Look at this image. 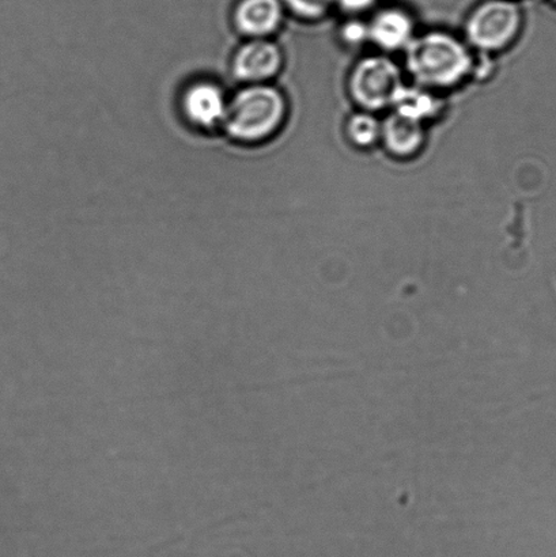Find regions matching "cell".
<instances>
[{"label": "cell", "mask_w": 556, "mask_h": 557, "mask_svg": "<svg viewBox=\"0 0 556 557\" xmlns=\"http://www.w3.org/2000/svg\"><path fill=\"white\" fill-rule=\"evenodd\" d=\"M286 117V100L276 87L259 84L237 87L228 97L222 134L233 144L259 146L274 136Z\"/></svg>", "instance_id": "cell-1"}, {"label": "cell", "mask_w": 556, "mask_h": 557, "mask_svg": "<svg viewBox=\"0 0 556 557\" xmlns=\"http://www.w3.org/2000/svg\"><path fill=\"white\" fill-rule=\"evenodd\" d=\"M407 64L421 84L445 87L465 78L471 69V58L455 37L430 33L408 44Z\"/></svg>", "instance_id": "cell-2"}, {"label": "cell", "mask_w": 556, "mask_h": 557, "mask_svg": "<svg viewBox=\"0 0 556 557\" xmlns=\"http://www.w3.org/2000/svg\"><path fill=\"white\" fill-rule=\"evenodd\" d=\"M228 92L214 79H198L184 87L180 96V113L189 128L200 134L222 133L225 122Z\"/></svg>", "instance_id": "cell-3"}, {"label": "cell", "mask_w": 556, "mask_h": 557, "mask_svg": "<svg viewBox=\"0 0 556 557\" xmlns=\"http://www.w3.org/2000/svg\"><path fill=\"white\" fill-rule=\"evenodd\" d=\"M401 86L399 69L384 58L365 59L351 76L353 96L368 109L390 106Z\"/></svg>", "instance_id": "cell-4"}, {"label": "cell", "mask_w": 556, "mask_h": 557, "mask_svg": "<svg viewBox=\"0 0 556 557\" xmlns=\"http://www.w3.org/2000/svg\"><path fill=\"white\" fill-rule=\"evenodd\" d=\"M520 24V11L514 3L493 0L472 14L468 36L479 48L499 49L514 40Z\"/></svg>", "instance_id": "cell-5"}, {"label": "cell", "mask_w": 556, "mask_h": 557, "mask_svg": "<svg viewBox=\"0 0 556 557\" xmlns=\"http://www.w3.org/2000/svg\"><path fill=\"white\" fill-rule=\"evenodd\" d=\"M282 63V51L275 42L250 38L234 52L232 76L237 86L264 84L280 73Z\"/></svg>", "instance_id": "cell-6"}, {"label": "cell", "mask_w": 556, "mask_h": 557, "mask_svg": "<svg viewBox=\"0 0 556 557\" xmlns=\"http://www.w3.org/2000/svg\"><path fill=\"white\" fill-rule=\"evenodd\" d=\"M280 0H242L233 11L234 29L245 38H264L282 22Z\"/></svg>", "instance_id": "cell-7"}, {"label": "cell", "mask_w": 556, "mask_h": 557, "mask_svg": "<svg viewBox=\"0 0 556 557\" xmlns=\"http://www.w3.org/2000/svg\"><path fill=\"white\" fill-rule=\"evenodd\" d=\"M369 37L386 49L408 46L412 41V22L403 11L386 10L375 16L369 27Z\"/></svg>", "instance_id": "cell-8"}, {"label": "cell", "mask_w": 556, "mask_h": 557, "mask_svg": "<svg viewBox=\"0 0 556 557\" xmlns=\"http://www.w3.org/2000/svg\"><path fill=\"white\" fill-rule=\"evenodd\" d=\"M385 144L392 152L399 156L412 154L423 141L422 125L396 113L386 120L383 131Z\"/></svg>", "instance_id": "cell-9"}, {"label": "cell", "mask_w": 556, "mask_h": 557, "mask_svg": "<svg viewBox=\"0 0 556 557\" xmlns=\"http://www.w3.org/2000/svg\"><path fill=\"white\" fill-rule=\"evenodd\" d=\"M392 103L396 107V113L419 123L437 111V101L434 97L418 87L401 86Z\"/></svg>", "instance_id": "cell-10"}, {"label": "cell", "mask_w": 556, "mask_h": 557, "mask_svg": "<svg viewBox=\"0 0 556 557\" xmlns=\"http://www.w3.org/2000/svg\"><path fill=\"white\" fill-rule=\"evenodd\" d=\"M380 134V124L370 114H356L348 123V136L358 146L373 145Z\"/></svg>", "instance_id": "cell-11"}, {"label": "cell", "mask_w": 556, "mask_h": 557, "mask_svg": "<svg viewBox=\"0 0 556 557\" xmlns=\"http://www.w3.org/2000/svg\"><path fill=\"white\" fill-rule=\"evenodd\" d=\"M334 2L335 0H286L288 8H291L294 13L310 16V18L324 14Z\"/></svg>", "instance_id": "cell-12"}, {"label": "cell", "mask_w": 556, "mask_h": 557, "mask_svg": "<svg viewBox=\"0 0 556 557\" xmlns=\"http://www.w3.org/2000/svg\"><path fill=\"white\" fill-rule=\"evenodd\" d=\"M369 36V29L361 24H350L346 26L345 37L347 41L359 42L363 41Z\"/></svg>", "instance_id": "cell-13"}, {"label": "cell", "mask_w": 556, "mask_h": 557, "mask_svg": "<svg viewBox=\"0 0 556 557\" xmlns=\"http://www.w3.org/2000/svg\"><path fill=\"white\" fill-rule=\"evenodd\" d=\"M339 3L348 11H363L374 3V0H339Z\"/></svg>", "instance_id": "cell-14"}, {"label": "cell", "mask_w": 556, "mask_h": 557, "mask_svg": "<svg viewBox=\"0 0 556 557\" xmlns=\"http://www.w3.org/2000/svg\"><path fill=\"white\" fill-rule=\"evenodd\" d=\"M555 2H556V0H555Z\"/></svg>", "instance_id": "cell-15"}]
</instances>
